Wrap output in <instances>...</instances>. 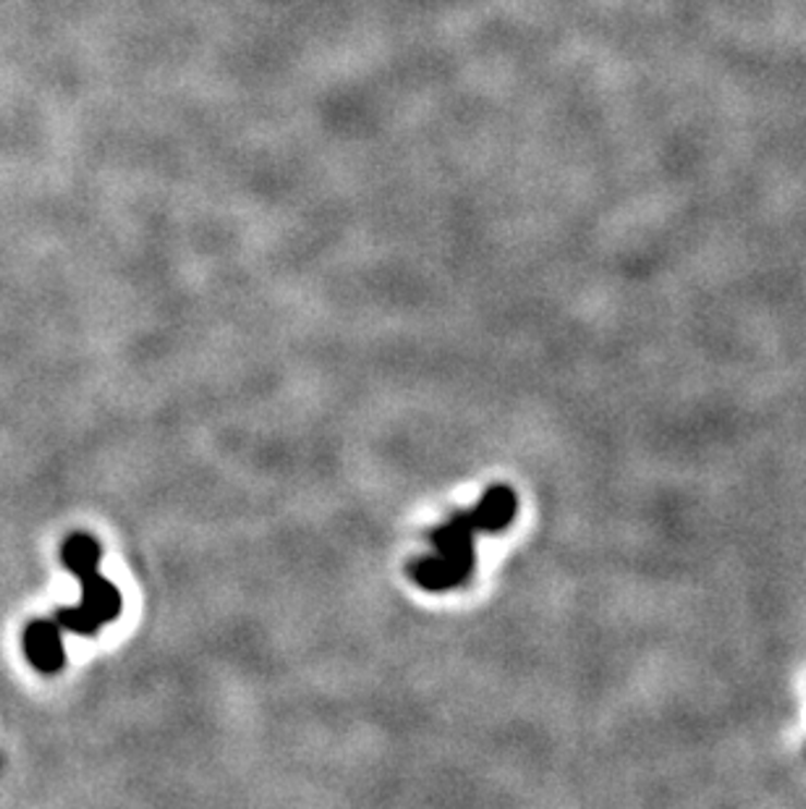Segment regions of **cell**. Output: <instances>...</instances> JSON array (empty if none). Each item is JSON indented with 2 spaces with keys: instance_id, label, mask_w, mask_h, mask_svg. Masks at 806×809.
Segmentation results:
<instances>
[{
  "instance_id": "1",
  "label": "cell",
  "mask_w": 806,
  "mask_h": 809,
  "mask_svg": "<svg viewBox=\"0 0 806 809\" xmlns=\"http://www.w3.org/2000/svg\"><path fill=\"white\" fill-rule=\"evenodd\" d=\"M474 521L471 514H454L448 524H443L441 530L432 532V545L435 553L443 560H448V566L454 569L458 577L467 582L471 569H474Z\"/></svg>"
},
{
  "instance_id": "5",
  "label": "cell",
  "mask_w": 806,
  "mask_h": 809,
  "mask_svg": "<svg viewBox=\"0 0 806 809\" xmlns=\"http://www.w3.org/2000/svg\"><path fill=\"white\" fill-rule=\"evenodd\" d=\"M61 560L65 569L82 579L87 577V573L97 571V566H100V545H97V540L89 538V534L76 532L63 543Z\"/></svg>"
},
{
  "instance_id": "7",
  "label": "cell",
  "mask_w": 806,
  "mask_h": 809,
  "mask_svg": "<svg viewBox=\"0 0 806 809\" xmlns=\"http://www.w3.org/2000/svg\"><path fill=\"white\" fill-rule=\"evenodd\" d=\"M52 621L61 626V629L71 631V635H79V637H92V635H97V629H100V624H97L95 618L82 608V605H76V608H61L56 613Z\"/></svg>"
},
{
  "instance_id": "4",
  "label": "cell",
  "mask_w": 806,
  "mask_h": 809,
  "mask_svg": "<svg viewBox=\"0 0 806 809\" xmlns=\"http://www.w3.org/2000/svg\"><path fill=\"white\" fill-rule=\"evenodd\" d=\"M79 605H82L97 624L105 626L116 621L118 613H121V592H118V587L113 582H108L100 573L92 571L87 577H82V603Z\"/></svg>"
},
{
  "instance_id": "2",
  "label": "cell",
  "mask_w": 806,
  "mask_h": 809,
  "mask_svg": "<svg viewBox=\"0 0 806 809\" xmlns=\"http://www.w3.org/2000/svg\"><path fill=\"white\" fill-rule=\"evenodd\" d=\"M24 652L29 663L43 674H58L65 665L61 626L56 621H32L24 629Z\"/></svg>"
},
{
  "instance_id": "3",
  "label": "cell",
  "mask_w": 806,
  "mask_h": 809,
  "mask_svg": "<svg viewBox=\"0 0 806 809\" xmlns=\"http://www.w3.org/2000/svg\"><path fill=\"white\" fill-rule=\"evenodd\" d=\"M516 511H519V498L508 485H495L482 495V500L471 508V521L477 532H503L514 524Z\"/></svg>"
},
{
  "instance_id": "6",
  "label": "cell",
  "mask_w": 806,
  "mask_h": 809,
  "mask_svg": "<svg viewBox=\"0 0 806 809\" xmlns=\"http://www.w3.org/2000/svg\"><path fill=\"white\" fill-rule=\"evenodd\" d=\"M411 579L430 592H445V590H454V587L458 584H464V579L450 569L448 560H443L437 553L435 556L419 558L417 564L411 566Z\"/></svg>"
}]
</instances>
